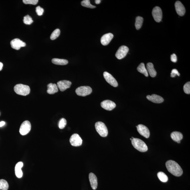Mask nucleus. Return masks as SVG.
Segmentation results:
<instances>
[{"label": "nucleus", "mask_w": 190, "mask_h": 190, "mask_svg": "<svg viewBox=\"0 0 190 190\" xmlns=\"http://www.w3.org/2000/svg\"><path fill=\"white\" fill-rule=\"evenodd\" d=\"M171 60L172 62H176L177 61V55L175 54H173L171 55Z\"/></svg>", "instance_id": "36"}, {"label": "nucleus", "mask_w": 190, "mask_h": 190, "mask_svg": "<svg viewBox=\"0 0 190 190\" xmlns=\"http://www.w3.org/2000/svg\"><path fill=\"white\" fill-rule=\"evenodd\" d=\"M184 92L187 94L190 93V82H188L184 84Z\"/></svg>", "instance_id": "32"}, {"label": "nucleus", "mask_w": 190, "mask_h": 190, "mask_svg": "<svg viewBox=\"0 0 190 190\" xmlns=\"http://www.w3.org/2000/svg\"><path fill=\"white\" fill-rule=\"evenodd\" d=\"M36 11L37 15L39 16H42L43 15L44 10L43 8L40 6H37L36 8Z\"/></svg>", "instance_id": "34"}, {"label": "nucleus", "mask_w": 190, "mask_h": 190, "mask_svg": "<svg viewBox=\"0 0 190 190\" xmlns=\"http://www.w3.org/2000/svg\"><path fill=\"white\" fill-rule=\"evenodd\" d=\"M157 177L158 179L162 182H166L168 180L167 176L163 172H158L157 173Z\"/></svg>", "instance_id": "26"}, {"label": "nucleus", "mask_w": 190, "mask_h": 190, "mask_svg": "<svg viewBox=\"0 0 190 190\" xmlns=\"http://www.w3.org/2000/svg\"><path fill=\"white\" fill-rule=\"evenodd\" d=\"M177 142L178 143H180L181 142H180V141H178V142Z\"/></svg>", "instance_id": "40"}, {"label": "nucleus", "mask_w": 190, "mask_h": 190, "mask_svg": "<svg viewBox=\"0 0 190 190\" xmlns=\"http://www.w3.org/2000/svg\"><path fill=\"white\" fill-rule=\"evenodd\" d=\"M129 49L125 45L121 46L119 48L116 54V57L118 59L120 60L123 59L126 55Z\"/></svg>", "instance_id": "9"}, {"label": "nucleus", "mask_w": 190, "mask_h": 190, "mask_svg": "<svg viewBox=\"0 0 190 190\" xmlns=\"http://www.w3.org/2000/svg\"><path fill=\"white\" fill-rule=\"evenodd\" d=\"M147 98L149 101L155 103H161L164 101V99L162 97L155 94H152L151 96L148 95L147 96Z\"/></svg>", "instance_id": "18"}, {"label": "nucleus", "mask_w": 190, "mask_h": 190, "mask_svg": "<svg viewBox=\"0 0 190 190\" xmlns=\"http://www.w3.org/2000/svg\"><path fill=\"white\" fill-rule=\"evenodd\" d=\"M96 131L102 137H106L108 134V130L104 123L101 121L96 122L95 125Z\"/></svg>", "instance_id": "4"}, {"label": "nucleus", "mask_w": 190, "mask_h": 190, "mask_svg": "<svg viewBox=\"0 0 190 190\" xmlns=\"http://www.w3.org/2000/svg\"><path fill=\"white\" fill-rule=\"evenodd\" d=\"M132 145L137 150L141 152H145L148 150V147L145 142L140 139L134 138L131 140Z\"/></svg>", "instance_id": "2"}, {"label": "nucleus", "mask_w": 190, "mask_h": 190, "mask_svg": "<svg viewBox=\"0 0 190 190\" xmlns=\"http://www.w3.org/2000/svg\"><path fill=\"white\" fill-rule=\"evenodd\" d=\"M101 1L100 0H96L95 1V3L96 4H99L101 3Z\"/></svg>", "instance_id": "39"}, {"label": "nucleus", "mask_w": 190, "mask_h": 190, "mask_svg": "<svg viewBox=\"0 0 190 190\" xmlns=\"http://www.w3.org/2000/svg\"><path fill=\"white\" fill-rule=\"evenodd\" d=\"M175 9L177 13L180 16H184L186 12V9L184 5L181 2L177 1L176 2L175 4Z\"/></svg>", "instance_id": "15"}, {"label": "nucleus", "mask_w": 190, "mask_h": 190, "mask_svg": "<svg viewBox=\"0 0 190 190\" xmlns=\"http://www.w3.org/2000/svg\"><path fill=\"white\" fill-rule=\"evenodd\" d=\"M23 165V163L22 162H19L16 164L15 167V172L16 176L18 178L22 177L23 172L21 168Z\"/></svg>", "instance_id": "19"}, {"label": "nucleus", "mask_w": 190, "mask_h": 190, "mask_svg": "<svg viewBox=\"0 0 190 190\" xmlns=\"http://www.w3.org/2000/svg\"><path fill=\"white\" fill-rule=\"evenodd\" d=\"M137 131L139 133L145 138H148L150 135L149 130L147 126L143 125L140 124L137 127Z\"/></svg>", "instance_id": "11"}, {"label": "nucleus", "mask_w": 190, "mask_h": 190, "mask_svg": "<svg viewBox=\"0 0 190 190\" xmlns=\"http://www.w3.org/2000/svg\"><path fill=\"white\" fill-rule=\"evenodd\" d=\"M31 129L30 123L29 121H25L21 125L19 129V133L22 135H25L29 133Z\"/></svg>", "instance_id": "6"}, {"label": "nucleus", "mask_w": 190, "mask_h": 190, "mask_svg": "<svg viewBox=\"0 0 190 190\" xmlns=\"http://www.w3.org/2000/svg\"><path fill=\"white\" fill-rule=\"evenodd\" d=\"M89 179L91 188L93 190H96L98 186V179L94 174L91 172L89 175Z\"/></svg>", "instance_id": "17"}, {"label": "nucleus", "mask_w": 190, "mask_h": 190, "mask_svg": "<svg viewBox=\"0 0 190 190\" xmlns=\"http://www.w3.org/2000/svg\"><path fill=\"white\" fill-rule=\"evenodd\" d=\"M102 108L108 111H111L116 107V104L114 102L110 100H105L101 103Z\"/></svg>", "instance_id": "13"}, {"label": "nucleus", "mask_w": 190, "mask_h": 190, "mask_svg": "<svg viewBox=\"0 0 190 190\" xmlns=\"http://www.w3.org/2000/svg\"><path fill=\"white\" fill-rule=\"evenodd\" d=\"M147 70L148 73H149L151 77H156L157 74V72L155 70L154 65L152 63H148L147 65Z\"/></svg>", "instance_id": "22"}, {"label": "nucleus", "mask_w": 190, "mask_h": 190, "mask_svg": "<svg viewBox=\"0 0 190 190\" xmlns=\"http://www.w3.org/2000/svg\"><path fill=\"white\" fill-rule=\"evenodd\" d=\"M137 70L140 73L143 74L146 77L148 76L149 74L143 63H141L137 68Z\"/></svg>", "instance_id": "23"}, {"label": "nucleus", "mask_w": 190, "mask_h": 190, "mask_svg": "<svg viewBox=\"0 0 190 190\" xmlns=\"http://www.w3.org/2000/svg\"><path fill=\"white\" fill-rule=\"evenodd\" d=\"M52 62L54 64L59 65H65L68 63L67 60L54 58L52 60Z\"/></svg>", "instance_id": "24"}, {"label": "nucleus", "mask_w": 190, "mask_h": 190, "mask_svg": "<svg viewBox=\"0 0 190 190\" xmlns=\"http://www.w3.org/2000/svg\"><path fill=\"white\" fill-rule=\"evenodd\" d=\"M67 124L66 119L62 118L60 121L59 123V127L60 129H62L65 128Z\"/></svg>", "instance_id": "31"}, {"label": "nucleus", "mask_w": 190, "mask_h": 190, "mask_svg": "<svg viewBox=\"0 0 190 190\" xmlns=\"http://www.w3.org/2000/svg\"><path fill=\"white\" fill-rule=\"evenodd\" d=\"M9 187L8 183L4 179H0V190H8Z\"/></svg>", "instance_id": "27"}, {"label": "nucleus", "mask_w": 190, "mask_h": 190, "mask_svg": "<svg viewBox=\"0 0 190 190\" xmlns=\"http://www.w3.org/2000/svg\"><path fill=\"white\" fill-rule=\"evenodd\" d=\"M69 141L71 145L74 147H79L82 145V140L78 134H74L70 138Z\"/></svg>", "instance_id": "8"}, {"label": "nucleus", "mask_w": 190, "mask_h": 190, "mask_svg": "<svg viewBox=\"0 0 190 190\" xmlns=\"http://www.w3.org/2000/svg\"><path fill=\"white\" fill-rule=\"evenodd\" d=\"M23 22L24 24L27 25H30L32 23L33 21L32 18L29 15H27L24 16L23 19Z\"/></svg>", "instance_id": "30"}, {"label": "nucleus", "mask_w": 190, "mask_h": 190, "mask_svg": "<svg viewBox=\"0 0 190 190\" xmlns=\"http://www.w3.org/2000/svg\"><path fill=\"white\" fill-rule=\"evenodd\" d=\"M166 168L169 172L176 177H179L182 175L183 170L180 165L175 161L170 160L165 163Z\"/></svg>", "instance_id": "1"}, {"label": "nucleus", "mask_w": 190, "mask_h": 190, "mask_svg": "<svg viewBox=\"0 0 190 190\" xmlns=\"http://www.w3.org/2000/svg\"><path fill=\"white\" fill-rule=\"evenodd\" d=\"M3 66V63L0 62V71L2 69Z\"/></svg>", "instance_id": "38"}, {"label": "nucleus", "mask_w": 190, "mask_h": 190, "mask_svg": "<svg viewBox=\"0 0 190 190\" xmlns=\"http://www.w3.org/2000/svg\"><path fill=\"white\" fill-rule=\"evenodd\" d=\"M92 91V89L89 86H82L77 88L75 92L79 96H85L90 94Z\"/></svg>", "instance_id": "5"}, {"label": "nucleus", "mask_w": 190, "mask_h": 190, "mask_svg": "<svg viewBox=\"0 0 190 190\" xmlns=\"http://www.w3.org/2000/svg\"><path fill=\"white\" fill-rule=\"evenodd\" d=\"M176 75L179 76L180 74L179 73L178 71L176 69H174L172 70L171 73V77H176Z\"/></svg>", "instance_id": "35"}, {"label": "nucleus", "mask_w": 190, "mask_h": 190, "mask_svg": "<svg viewBox=\"0 0 190 190\" xmlns=\"http://www.w3.org/2000/svg\"><path fill=\"white\" fill-rule=\"evenodd\" d=\"M14 90L17 94L23 96H27L30 91V89L29 86L22 84H16L14 87Z\"/></svg>", "instance_id": "3"}, {"label": "nucleus", "mask_w": 190, "mask_h": 190, "mask_svg": "<svg viewBox=\"0 0 190 190\" xmlns=\"http://www.w3.org/2000/svg\"><path fill=\"white\" fill-rule=\"evenodd\" d=\"M23 2L26 4L36 5L38 3V0H23Z\"/></svg>", "instance_id": "33"}, {"label": "nucleus", "mask_w": 190, "mask_h": 190, "mask_svg": "<svg viewBox=\"0 0 190 190\" xmlns=\"http://www.w3.org/2000/svg\"><path fill=\"white\" fill-rule=\"evenodd\" d=\"M103 76L105 80L110 85L114 87H117L118 83L117 80L110 74L108 72H105L103 73Z\"/></svg>", "instance_id": "10"}, {"label": "nucleus", "mask_w": 190, "mask_h": 190, "mask_svg": "<svg viewBox=\"0 0 190 190\" xmlns=\"http://www.w3.org/2000/svg\"><path fill=\"white\" fill-rule=\"evenodd\" d=\"M47 92L50 94H53L57 93L58 91V88L57 84H55L50 83L47 85Z\"/></svg>", "instance_id": "20"}, {"label": "nucleus", "mask_w": 190, "mask_h": 190, "mask_svg": "<svg viewBox=\"0 0 190 190\" xmlns=\"http://www.w3.org/2000/svg\"><path fill=\"white\" fill-rule=\"evenodd\" d=\"M81 5L83 6L86 7V8L94 9L96 8V6L91 5L90 3V1L89 0H84L81 2Z\"/></svg>", "instance_id": "28"}, {"label": "nucleus", "mask_w": 190, "mask_h": 190, "mask_svg": "<svg viewBox=\"0 0 190 190\" xmlns=\"http://www.w3.org/2000/svg\"><path fill=\"white\" fill-rule=\"evenodd\" d=\"M152 15L155 21L157 22H160L162 18V12L159 7L156 6L153 9Z\"/></svg>", "instance_id": "7"}, {"label": "nucleus", "mask_w": 190, "mask_h": 190, "mask_svg": "<svg viewBox=\"0 0 190 190\" xmlns=\"http://www.w3.org/2000/svg\"><path fill=\"white\" fill-rule=\"evenodd\" d=\"M5 123L4 121H1V122H0V127H2L4 125Z\"/></svg>", "instance_id": "37"}, {"label": "nucleus", "mask_w": 190, "mask_h": 190, "mask_svg": "<svg viewBox=\"0 0 190 190\" xmlns=\"http://www.w3.org/2000/svg\"><path fill=\"white\" fill-rule=\"evenodd\" d=\"M11 45L12 48L18 50L21 47L26 46V43L18 38L14 39L11 40L10 43Z\"/></svg>", "instance_id": "12"}, {"label": "nucleus", "mask_w": 190, "mask_h": 190, "mask_svg": "<svg viewBox=\"0 0 190 190\" xmlns=\"http://www.w3.org/2000/svg\"><path fill=\"white\" fill-rule=\"evenodd\" d=\"M130 140H132V138H130Z\"/></svg>", "instance_id": "41"}, {"label": "nucleus", "mask_w": 190, "mask_h": 190, "mask_svg": "<svg viewBox=\"0 0 190 190\" xmlns=\"http://www.w3.org/2000/svg\"><path fill=\"white\" fill-rule=\"evenodd\" d=\"M171 137L174 141L177 142L182 140L183 135L180 132L174 131L171 134Z\"/></svg>", "instance_id": "21"}, {"label": "nucleus", "mask_w": 190, "mask_h": 190, "mask_svg": "<svg viewBox=\"0 0 190 190\" xmlns=\"http://www.w3.org/2000/svg\"><path fill=\"white\" fill-rule=\"evenodd\" d=\"M60 34V30L59 29L54 30L51 34L50 38L51 40H54L57 38Z\"/></svg>", "instance_id": "29"}, {"label": "nucleus", "mask_w": 190, "mask_h": 190, "mask_svg": "<svg viewBox=\"0 0 190 190\" xmlns=\"http://www.w3.org/2000/svg\"><path fill=\"white\" fill-rule=\"evenodd\" d=\"M113 38V35L112 33H108L103 35L101 38L100 41L102 45H106L110 43Z\"/></svg>", "instance_id": "16"}, {"label": "nucleus", "mask_w": 190, "mask_h": 190, "mask_svg": "<svg viewBox=\"0 0 190 190\" xmlns=\"http://www.w3.org/2000/svg\"><path fill=\"white\" fill-rule=\"evenodd\" d=\"M143 20V18L141 17L138 16L136 18L135 26L137 30H138L142 27Z\"/></svg>", "instance_id": "25"}, {"label": "nucleus", "mask_w": 190, "mask_h": 190, "mask_svg": "<svg viewBox=\"0 0 190 190\" xmlns=\"http://www.w3.org/2000/svg\"><path fill=\"white\" fill-rule=\"evenodd\" d=\"M72 84V82L68 80H61L58 82L57 85L60 91H63L69 88Z\"/></svg>", "instance_id": "14"}]
</instances>
